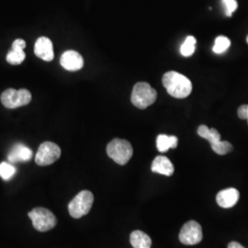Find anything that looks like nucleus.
Listing matches in <instances>:
<instances>
[{"label":"nucleus","mask_w":248,"mask_h":248,"mask_svg":"<svg viewBox=\"0 0 248 248\" xmlns=\"http://www.w3.org/2000/svg\"><path fill=\"white\" fill-rule=\"evenodd\" d=\"M130 241L133 248H151L152 240L142 231H134L131 233Z\"/></svg>","instance_id":"obj_16"},{"label":"nucleus","mask_w":248,"mask_h":248,"mask_svg":"<svg viewBox=\"0 0 248 248\" xmlns=\"http://www.w3.org/2000/svg\"><path fill=\"white\" fill-rule=\"evenodd\" d=\"M34 53L36 56L46 62L53 61L54 57L52 41L47 37H40L34 45Z\"/></svg>","instance_id":"obj_11"},{"label":"nucleus","mask_w":248,"mask_h":248,"mask_svg":"<svg viewBox=\"0 0 248 248\" xmlns=\"http://www.w3.org/2000/svg\"><path fill=\"white\" fill-rule=\"evenodd\" d=\"M16 174V169L11 164L2 162L0 164V177L5 181H9Z\"/></svg>","instance_id":"obj_20"},{"label":"nucleus","mask_w":248,"mask_h":248,"mask_svg":"<svg viewBox=\"0 0 248 248\" xmlns=\"http://www.w3.org/2000/svg\"><path fill=\"white\" fill-rule=\"evenodd\" d=\"M196 41L195 37L193 36H187L185 40V42L183 43V45L180 47V53L185 56L188 57L190 55H192L195 52Z\"/></svg>","instance_id":"obj_17"},{"label":"nucleus","mask_w":248,"mask_h":248,"mask_svg":"<svg viewBox=\"0 0 248 248\" xmlns=\"http://www.w3.org/2000/svg\"><path fill=\"white\" fill-rule=\"evenodd\" d=\"M25 47H26V43H25V41H24V40H22V39H17V40H15V41L13 42L11 49H13V50H20V51H22V50H24V48H25Z\"/></svg>","instance_id":"obj_22"},{"label":"nucleus","mask_w":248,"mask_h":248,"mask_svg":"<svg viewBox=\"0 0 248 248\" xmlns=\"http://www.w3.org/2000/svg\"><path fill=\"white\" fill-rule=\"evenodd\" d=\"M25 58H26V54L24 53V50L20 51V50H13V49L9 51L6 57L8 62L14 65L20 64L25 60Z\"/></svg>","instance_id":"obj_19"},{"label":"nucleus","mask_w":248,"mask_h":248,"mask_svg":"<svg viewBox=\"0 0 248 248\" xmlns=\"http://www.w3.org/2000/svg\"><path fill=\"white\" fill-rule=\"evenodd\" d=\"M107 154L115 163L124 166L133 156V146L126 140L116 138L108 144Z\"/></svg>","instance_id":"obj_3"},{"label":"nucleus","mask_w":248,"mask_h":248,"mask_svg":"<svg viewBox=\"0 0 248 248\" xmlns=\"http://www.w3.org/2000/svg\"><path fill=\"white\" fill-rule=\"evenodd\" d=\"M240 193L236 188L229 187L220 191L216 196L218 205L224 209L233 207L239 201Z\"/></svg>","instance_id":"obj_12"},{"label":"nucleus","mask_w":248,"mask_h":248,"mask_svg":"<svg viewBox=\"0 0 248 248\" xmlns=\"http://www.w3.org/2000/svg\"><path fill=\"white\" fill-rule=\"evenodd\" d=\"M60 63L67 71H78L84 66V59L77 51L68 50L62 53Z\"/></svg>","instance_id":"obj_10"},{"label":"nucleus","mask_w":248,"mask_h":248,"mask_svg":"<svg viewBox=\"0 0 248 248\" xmlns=\"http://www.w3.org/2000/svg\"><path fill=\"white\" fill-rule=\"evenodd\" d=\"M61 148L54 142H43L36 154L35 162L38 166L46 167L60 158Z\"/></svg>","instance_id":"obj_8"},{"label":"nucleus","mask_w":248,"mask_h":248,"mask_svg":"<svg viewBox=\"0 0 248 248\" xmlns=\"http://www.w3.org/2000/svg\"><path fill=\"white\" fill-rule=\"evenodd\" d=\"M178 139L174 135H166V134H159L156 138V147L157 150L161 153H165L169 149L177 148Z\"/></svg>","instance_id":"obj_15"},{"label":"nucleus","mask_w":248,"mask_h":248,"mask_svg":"<svg viewBox=\"0 0 248 248\" xmlns=\"http://www.w3.org/2000/svg\"><path fill=\"white\" fill-rule=\"evenodd\" d=\"M198 134L202 138L206 139L210 142L212 149L217 155H224L232 152L233 149V147L230 142L221 141V134L214 128L210 129L206 125H201L198 128Z\"/></svg>","instance_id":"obj_5"},{"label":"nucleus","mask_w":248,"mask_h":248,"mask_svg":"<svg viewBox=\"0 0 248 248\" xmlns=\"http://www.w3.org/2000/svg\"><path fill=\"white\" fill-rule=\"evenodd\" d=\"M151 170L154 173H157V174H161L167 177H170L174 174L175 171V168L172 164V162L164 155H158L156 156L151 166Z\"/></svg>","instance_id":"obj_13"},{"label":"nucleus","mask_w":248,"mask_h":248,"mask_svg":"<svg viewBox=\"0 0 248 248\" xmlns=\"http://www.w3.org/2000/svg\"><path fill=\"white\" fill-rule=\"evenodd\" d=\"M157 92L146 82H139L133 87L131 101L134 106L144 109L155 102Z\"/></svg>","instance_id":"obj_2"},{"label":"nucleus","mask_w":248,"mask_h":248,"mask_svg":"<svg viewBox=\"0 0 248 248\" xmlns=\"http://www.w3.org/2000/svg\"><path fill=\"white\" fill-rule=\"evenodd\" d=\"M31 100V93L28 89L16 90L9 89L1 94V102L8 108H17L18 107L26 106Z\"/></svg>","instance_id":"obj_7"},{"label":"nucleus","mask_w":248,"mask_h":248,"mask_svg":"<svg viewBox=\"0 0 248 248\" xmlns=\"http://www.w3.org/2000/svg\"><path fill=\"white\" fill-rule=\"evenodd\" d=\"M163 85L168 93L173 98H185L192 91V83L180 73L170 71L163 76Z\"/></svg>","instance_id":"obj_1"},{"label":"nucleus","mask_w":248,"mask_h":248,"mask_svg":"<svg viewBox=\"0 0 248 248\" xmlns=\"http://www.w3.org/2000/svg\"><path fill=\"white\" fill-rule=\"evenodd\" d=\"M31 157L32 151L22 143L15 144L8 155V160L10 163L27 162L31 159Z\"/></svg>","instance_id":"obj_14"},{"label":"nucleus","mask_w":248,"mask_h":248,"mask_svg":"<svg viewBox=\"0 0 248 248\" xmlns=\"http://www.w3.org/2000/svg\"><path fill=\"white\" fill-rule=\"evenodd\" d=\"M247 42H248V38H247Z\"/></svg>","instance_id":"obj_25"},{"label":"nucleus","mask_w":248,"mask_h":248,"mask_svg":"<svg viewBox=\"0 0 248 248\" xmlns=\"http://www.w3.org/2000/svg\"><path fill=\"white\" fill-rule=\"evenodd\" d=\"M228 248H244L242 245H240L237 242H231L228 245Z\"/></svg>","instance_id":"obj_24"},{"label":"nucleus","mask_w":248,"mask_h":248,"mask_svg":"<svg viewBox=\"0 0 248 248\" xmlns=\"http://www.w3.org/2000/svg\"><path fill=\"white\" fill-rule=\"evenodd\" d=\"M237 114L240 119L248 120V105H242L239 107Z\"/></svg>","instance_id":"obj_23"},{"label":"nucleus","mask_w":248,"mask_h":248,"mask_svg":"<svg viewBox=\"0 0 248 248\" xmlns=\"http://www.w3.org/2000/svg\"><path fill=\"white\" fill-rule=\"evenodd\" d=\"M28 215L32 222L34 229L42 232L52 230L57 224L55 215L45 208H35L28 213Z\"/></svg>","instance_id":"obj_6"},{"label":"nucleus","mask_w":248,"mask_h":248,"mask_svg":"<svg viewBox=\"0 0 248 248\" xmlns=\"http://www.w3.org/2000/svg\"><path fill=\"white\" fill-rule=\"evenodd\" d=\"M231 46L230 39L225 36H219L215 39V43L213 46V51L217 54H221L228 50Z\"/></svg>","instance_id":"obj_18"},{"label":"nucleus","mask_w":248,"mask_h":248,"mask_svg":"<svg viewBox=\"0 0 248 248\" xmlns=\"http://www.w3.org/2000/svg\"><path fill=\"white\" fill-rule=\"evenodd\" d=\"M93 202V193L89 190H82L68 204L69 214L75 219H79L90 212Z\"/></svg>","instance_id":"obj_4"},{"label":"nucleus","mask_w":248,"mask_h":248,"mask_svg":"<svg viewBox=\"0 0 248 248\" xmlns=\"http://www.w3.org/2000/svg\"><path fill=\"white\" fill-rule=\"evenodd\" d=\"M222 5L225 9V15L232 17V13L238 8V3L236 0H222Z\"/></svg>","instance_id":"obj_21"},{"label":"nucleus","mask_w":248,"mask_h":248,"mask_svg":"<svg viewBox=\"0 0 248 248\" xmlns=\"http://www.w3.org/2000/svg\"><path fill=\"white\" fill-rule=\"evenodd\" d=\"M179 241L186 246H194L202 240V229L199 222L189 221L186 222L179 232Z\"/></svg>","instance_id":"obj_9"}]
</instances>
